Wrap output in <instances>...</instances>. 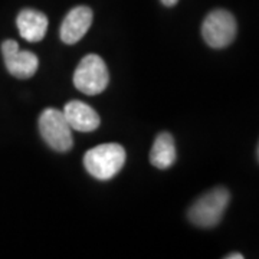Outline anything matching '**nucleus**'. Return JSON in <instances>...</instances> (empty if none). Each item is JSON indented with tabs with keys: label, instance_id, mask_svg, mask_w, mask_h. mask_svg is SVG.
<instances>
[{
	"label": "nucleus",
	"instance_id": "obj_9",
	"mask_svg": "<svg viewBox=\"0 0 259 259\" xmlns=\"http://www.w3.org/2000/svg\"><path fill=\"white\" fill-rule=\"evenodd\" d=\"M48 23L47 15L35 9H23L16 19L20 36L28 42H40L47 35Z\"/></svg>",
	"mask_w": 259,
	"mask_h": 259
},
{
	"label": "nucleus",
	"instance_id": "obj_8",
	"mask_svg": "<svg viewBox=\"0 0 259 259\" xmlns=\"http://www.w3.org/2000/svg\"><path fill=\"white\" fill-rule=\"evenodd\" d=\"M64 115L71 128L81 133H91L100 127V115L91 105L82 101H69L64 108Z\"/></svg>",
	"mask_w": 259,
	"mask_h": 259
},
{
	"label": "nucleus",
	"instance_id": "obj_10",
	"mask_svg": "<svg viewBox=\"0 0 259 259\" xmlns=\"http://www.w3.org/2000/svg\"><path fill=\"white\" fill-rule=\"evenodd\" d=\"M176 161V146L175 139L168 133H160L150 151V163L160 170H166Z\"/></svg>",
	"mask_w": 259,
	"mask_h": 259
},
{
	"label": "nucleus",
	"instance_id": "obj_11",
	"mask_svg": "<svg viewBox=\"0 0 259 259\" xmlns=\"http://www.w3.org/2000/svg\"><path fill=\"white\" fill-rule=\"evenodd\" d=\"M225 259H243V255L239 253V252H233V253H229V255H226Z\"/></svg>",
	"mask_w": 259,
	"mask_h": 259
},
{
	"label": "nucleus",
	"instance_id": "obj_1",
	"mask_svg": "<svg viewBox=\"0 0 259 259\" xmlns=\"http://www.w3.org/2000/svg\"><path fill=\"white\" fill-rule=\"evenodd\" d=\"M125 150L117 143L101 144L91 148L83 156L87 171L98 180H110L115 177L125 163Z\"/></svg>",
	"mask_w": 259,
	"mask_h": 259
},
{
	"label": "nucleus",
	"instance_id": "obj_6",
	"mask_svg": "<svg viewBox=\"0 0 259 259\" xmlns=\"http://www.w3.org/2000/svg\"><path fill=\"white\" fill-rule=\"evenodd\" d=\"M2 54L6 69L18 79H29L36 74L39 59L30 51H20L16 40L8 39L2 44Z\"/></svg>",
	"mask_w": 259,
	"mask_h": 259
},
{
	"label": "nucleus",
	"instance_id": "obj_7",
	"mask_svg": "<svg viewBox=\"0 0 259 259\" xmlns=\"http://www.w3.org/2000/svg\"><path fill=\"white\" fill-rule=\"evenodd\" d=\"M94 13L88 6H76L68 12L59 29L61 40L66 45L79 42L93 25Z\"/></svg>",
	"mask_w": 259,
	"mask_h": 259
},
{
	"label": "nucleus",
	"instance_id": "obj_3",
	"mask_svg": "<svg viewBox=\"0 0 259 259\" xmlns=\"http://www.w3.org/2000/svg\"><path fill=\"white\" fill-rule=\"evenodd\" d=\"M39 131L49 147L59 153H66L74 146L72 128L64 112L56 108H47L39 117Z\"/></svg>",
	"mask_w": 259,
	"mask_h": 259
},
{
	"label": "nucleus",
	"instance_id": "obj_12",
	"mask_svg": "<svg viewBox=\"0 0 259 259\" xmlns=\"http://www.w3.org/2000/svg\"><path fill=\"white\" fill-rule=\"evenodd\" d=\"M177 2H179V0H161V3H163L164 6H167V8L175 6V5H177Z\"/></svg>",
	"mask_w": 259,
	"mask_h": 259
},
{
	"label": "nucleus",
	"instance_id": "obj_4",
	"mask_svg": "<svg viewBox=\"0 0 259 259\" xmlns=\"http://www.w3.org/2000/svg\"><path fill=\"white\" fill-rule=\"evenodd\" d=\"M110 74L104 59L98 55H87L74 72V85L85 95H98L108 87Z\"/></svg>",
	"mask_w": 259,
	"mask_h": 259
},
{
	"label": "nucleus",
	"instance_id": "obj_5",
	"mask_svg": "<svg viewBox=\"0 0 259 259\" xmlns=\"http://www.w3.org/2000/svg\"><path fill=\"white\" fill-rule=\"evenodd\" d=\"M238 32L236 19L231 12L216 9L210 12L203 20L202 35L204 42L213 49H222L231 45Z\"/></svg>",
	"mask_w": 259,
	"mask_h": 259
},
{
	"label": "nucleus",
	"instance_id": "obj_2",
	"mask_svg": "<svg viewBox=\"0 0 259 259\" xmlns=\"http://www.w3.org/2000/svg\"><path fill=\"white\" fill-rule=\"evenodd\" d=\"M231 202V193L225 187H216L203 194L189 210V221L197 228L210 229L222 221V216Z\"/></svg>",
	"mask_w": 259,
	"mask_h": 259
}]
</instances>
